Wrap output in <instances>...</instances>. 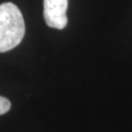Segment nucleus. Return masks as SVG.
Instances as JSON below:
<instances>
[{
  "label": "nucleus",
  "instance_id": "obj_1",
  "mask_svg": "<svg viewBox=\"0 0 132 132\" xmlns=\"http://www.w3.org/2000/svg\"><path fill=\"white\" fill-rule=\"evenodd\" d=\"M26 34L22 12L12 2L0 5V53L8 52L21 43Z\"/></svg>",
  "mask_w": 132,
  "mask_h": 132
},
{
  "label": "nucleus",
  "instance_id": "obj_2",
  "mask_svg": "<svg viewBox=\"0 0 132 132\" xmlns=\"http://www.w3.org/2000/svg\"><path fill=\"white\" fill-rule=\"evenodd\" d=\"M68 0H43V16L47 27L63 30L67 26Z\"/></svg>",
  "mask_w": 132,
  "mask_h": 132
},
{
  "label": "nucleus",
  "instance_id": "obj_3",
  "mask_svg": "<svg viewBox=\"0 0 132 132\" xmlns=\"http://www.w3.org/2000/svg\"><path fill=\"white\" fill-rule=\"evenodd\" d=\"M11 108V102L6 97L0 96V116L7 113Z\"/></svg>",
  "mask_w": 132,
  "mask_h": 132
}]
</instances>
